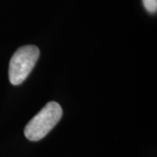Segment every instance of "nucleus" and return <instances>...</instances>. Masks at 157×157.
Returning a JSON list of instances; mask_svg holds the SVG:
<instances>
[{"label":"nucleus","instance_id":"nucleus-1","mask_svg":"<svg viewBox=\"0 0 157 157\" xmlns=\"http://www.w3.org/2000/svg\"><path fill=\"white\" fill-rule=\"evenodd\" d=\"M62 114L63 111L59 103L48 102L25 126V137L32 141L43 139L60 121Z\"/></svg>","mask_w":157,"mask_h":157},{"label":"nucleus","instance_id":"nucleus-3","mask_svg":"<svg viewBox=\"0 0 157 157\" xmlns=\"http://www.w3.org/2000/svg\"><path fill=\"white\" fill-rule=\"evenodd\" d=\"M143 6L149 13H155L157 11V0H142Z\"/></svg>","mask_w":157,"mask_h":157},{"label":"nucleus","instance_id":"nucleus-2","mask_svg":"<svg viewBox=\"0 0 157 157\" xmlns=\"http://www.w3.org/2000/svg\"><path fill=\"white\" fill-rule=\"evenodd\" d=\"M39 49L35 45H24L11 57L9 65V79L11 84L18 86L27 78L39 58Z\"/></svg>","mask_w":157,"mask_h":157}]
</instances>
